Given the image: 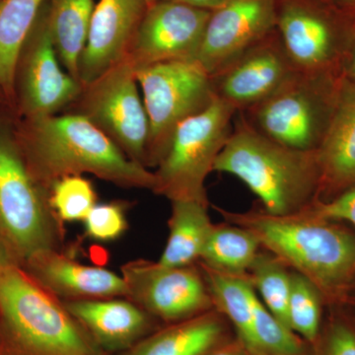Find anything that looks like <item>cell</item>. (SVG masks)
Instances as JSON below:
<instances>
[{
	"instance_id": "obj_18",
	"label": "cell",
	"mask_w": 355,
	"mask_h": 355,
	"mask_svg": "<svg viewBox=\"0 0 355 355\" xmlns=\"http://www.w3.org/2000/svg\"><path fill=\"white\" fill-rule=\"evenodd\" d=\"M62 301L105 354L125 352L153 327V316L127 297Z\"/></svg>"
},
{
	"instance_id": "obj_16",
	"label": "cell",
	"mask_w": 355,
	"mask_h": 355,
	"mask_svg": "<svg viewBox=\"0 0 355 355\" xmlns=\"http://www.w3.org/2000/svg\"><path fill=\"white\" fill-rule=\"evenodd\" d=\"M147 8L146 0L98 1L78 62V80L83 86L128 58Z\"/></svg>"
},
{
	"instance_id": "obj_33",
	"label": "cell",
	"mask_w": 355,
	"mask_h": 355,
	"mask_svg": "<svg viewBox=\"0 0 355 355\" xmlns=\"http://www.w3.org/2000/svg\"><path fill=\"white\" fill-rule=\"evenodd\" d=\"M340 95L355 97V39L343 65L340 77Z\"/></svg>"
},
{
	"instance_id": "obj_9",
	"label": "cell",
	"mask_w": 355,
	"mask_h": 355,
	"mask_svg": "<svg viewBox=\"0 0 355 355\" xmlns=\"http://www.w3.org/2000/svg\"><path fill=\"white\" fill-rule=\"evenodd\" d=\"M135 70L149 123L146 167H155L178 125L207 108L216 96L212 77L196 60H173Z\"/></svg>"
},
{
	"instance_id": "obj_7",
	"label": "cell",
	"mask_w": 355,
	"mask_h": 355,
	"mask_svg": "<svg viewBox=\"0 0 355 355\" xmlns=\"http://www.w3.org/2000/svg\"><path fill=\"white\" fill-rule=\"evenodd\" d=\"M231 105L214 98L207 108L182 121L154 172V193L173 200L209 205L205 180L232 132Z\"/></svg>"
},
{
	"instance_id": "obj_2",
	"label": "cell",
	"mask_w": 355,
	"mask_h": 355,
	"mask_svg": "<svg viewBox=\"0 0 355 355\" xmlns=\"http://www.w3.org/2000/svg\"><path fill=\"white\" fill-rule=\"evenodd\" d=\"M227 223L247 229L261 247L310 280L328 297L340 295L355 277V236L307 210L273 216L263 209H217Z\"/></svg>"
},
{
	"instance_id": "obj_25",
	"label": "cell",
	"mask_w": 355,
	"mask_h": 355,
	"mask_svg": "<svg viewBox=\"0 0 355 355\" xmlns=\"http://www.w3.org/2000/svg\"><path fill=\"white\" fill-rule=\"evenodd\" d=\"M261 248L247 229L231 223L214 224L198 263L217 272L248 277Z\"/></svg>"
},
{
	"instance_id": "obj_27",
	"label": "cell",
	"mask_w": 355,
	"mask_h": 355,
	"mask_svg": "<svg viewBox=\"0 0 355 355\" xmlns=\"http://www.w3.org/2000/svg\"><path fill=\"white\" fill-rule=\"evenodd\" d=\"M254 333L258 355H313L309 343L279 321L258 295L254 301Z\"/></svg>"
},
{
	"instance_id": "obj_31",
	"label": "cell",
	"mask_w": 355,
	"mask_h": 355,
	"mask_svg": "<svg viewBox=\"0 0 355 355\" xmlns=\"http://www.w3.org/2000/svg\"><path fill=\"white\" fill-rule=\"evenodd\" d=\"M314 347L313 355H355V327L336 320L320 333Z\"/></svg>"
},
{
	"instance_id": "obj_19",
	"label": "cell",
	"mask_w": 355,
	"mask_h": 355,
	"mask_svg": "<svg viewBox=\"0 0 355 355\" xmlns=\"http://www.w3.org/2000/svg\"><path fill=\"white\" fill-rule=\"evenodd\" d=\"M318 200L328 202L355 187V97L340 95L330 128L317 150Z\"/></svg>"
},
{
	"instance_id": "obj_23",
	"label": "cell",
	"mask_w": 355,
	"mask_h": 355,
	"mask_svg": "<svg viewBox=\"0 0 355 355\" xmlns=\"http://www.w3.org/2000/svg\"><path fill=\"white\" fill-rule=\"evenodd\" d=\"M46 0H0V91L13 99L23 46Z\"/></svg>"
},
{
	"instance_id": "obj_13",
	"label": "cell",
	"mask_w": 355,
	"mask_h": 355,
	"mask_svg": "<svg viewBox=\"0 0 355 355\" xmlns=\"http://www.w3.org/2000/svg\"><path fill=\"white\" fill-rule=\"evenodd\" d=\"M210 12L177 0L150 4L127 60L135 69L173 60H195Z\"/></svg>"
},
{
	"instance_id": "obj_12",
	"label": "cell",
	"mask_w": 355,
	"mask_h": 355,
	"mask_svg": "<svg viewBox=\"0 0 355 355\" xmlns=\"http://www.w3.org/2000/svg\"><path fill=\"white\" fill-rule=\"evenodd\" d=\"M44 3L21 51L15 89L26 119L57 114L78 99L83 84L60 67Z\"/></svg>"
},
{
	"instance_id": "obj_20",
	"label": "cell",
	"mask_w": 355,
	"mask_h": 355,
	"mask_svg": "<svg viewBox=\"0 0 355 355\" xmlns=\"http://www.w3.org/2000/svg\"><path fill=\"white\" fill-rule=\"evenodd\" d=\"M227 340L224 317L212 309L148 335L119 355H203Z\"/></svg>"
},
{
	"instance_id": "obj_3",
	"label": "cell",
	"mask_w": 355,
	"mask_h": 355,
	"mask_svg": "<svg viewBox=\"0 0 355 355\" xmlns=\"http://www.w3.org/2000/svg\"><path fill=\"white\" fill-rule=\"evenodd\" d=\"M0 338L10 355H106L0 244Z\"/></svg>"
},
{
	"instance_id": "obj_8",
	"label": "cell",
	"mask_w": 355,
	"mask_h": 355,
	"mask_svg": "<svg viewBox=\"0 0 355 355\" xmlns=\"http://www.w3.org/2000/svg\"><path fill=\"white\" fill-rule=\"evenodd\" d=\"M275 30L296 71L340 80L355 18L327 0H275Z\"/></svg>"
},
{
	"instance_id": "obj_1",
	"label": "cell",
	"mask_w": 355,
	"mask_h": 355,
	"mask_svg": "<svg viewBox=\"0 0 355 355\" xmlns=\"http://www.w3.org/2000/svg\"><path fill=\"white\" fill-rule=\"evenodd\" d=\"M18 142L32 174L48 191L58 180L84 173L123 188L155 189V174L128 158L83 114L26 119Z\"/></svg>"
},
{
	"instance_id": "obj_4",
	"label": "cell",
	"mask_w": 355,
	"mask_h": 355,
	"mask_svg": "<svg viewBox=\"0 0 355 355\" xmlns=\"http://www.w3.org/2000/svg\"><path fill=\"white\" fill-rule=\"evenodd\" d=\"M214 171L246 184L273 216H292L317 202L320 172L317 151L289 148L263 137L243 120L233 127Z\"/></svg>"
},
{
	"instance_id": "obj_17",
	"label": "cell",
	"mask_w": 355,
	"mask_h": 355,
	"mask_svg": "<svg viewBox=\"0 0 355 355\" xmlns=\"http://www.w3.org/2000/svg\"><path fill=\"white\" fill-rule=\"evenodd\" d=\"M22 266L60 300L127 297L121 275L101 266L83 265L62 250L41 252Z\"/></svg>"
},
{
	"instance_id": "obj_34",
	"label": "cell",
	"mask_w": 355,
	"mask_h": 355,
	"mask_svg": "<svg viewBox=\"0 0 355 355\" xmlns=\"http://www.w3.org/2000/svg\"><path fill=\"white\" fill-rule=\"evenodd\" d=\"M203 355H250L246 347L238 340H227Z\"/></svg>"
},
{
	"instance_id": "obj_26",
	"label": "cell",
	"mask_w": 355,
	"mask_h": 355,
	"mask_svg": "<svg viewBox=\"0 0 355 355\" xmlns=\"http://www.w3.org/2000/svg\"><path fill=\"white\" fill-rule=\"evenodd\" d=\"M272 254L259 253L250 268L249 277L261 302L279 321L288 326L287 305L291 288V272ZM289 327V326H288Z\"/></svg>"
},
{
	"instance_id": "obj_35",
	"label": "cell",
	"mask_w": 355,
	"mask_h": 355,
	"mask_svg": "<svg viewBox=\"0 0 355 355\" xmlns=\"http://www.w3.org/2000/svg\"><path fill=\"white\" fill-rule=\"evenodd\" d=\"M177 1L184 2V3L190 4V6L198 7V8L212 11L223 6L228 0H177Z\"/></svg>"
},
{
	"instance_id": "obj_30",
	"label": "cell",
	"mask_w": 355,
	"mask_h": 355,
	"mask_svg": "<svg viewBox=\"0 0 355 355\" xmlns=\"http://www.w3.org/2000/svg\"><path fill=\"white\" fill-rule=\"evenodd\" d=\"M85 234L96 241H113L128 228L125 203H96L84 219Z\"/></svg>"
},
{
	"instance_id": "obj_28",
	"label": "cell",
	"mask_w": 355,
	"mask_h": 355,
	"mask_svg": "<svg viewBox=\"0 0 355 355\" xmlns=\"http://www.w3.org/2000/svg\"><path fill=\"white\" fill-rule=\"evenodd\" d=\"M289 328L315 345L321 333V293L317 287L296 272H291V288L287 305Z\"/></svg>"
},
{
	"instance_id": "obj_29",
	"label": "cell",
	"mask_w": 355,
	"mask_h": 355,
	"mask_svg": "<svg viewBox=\"0 0 355 355\" xmlns=\"http://www.w3.org/2000/svg\"><path fill=\"white\" fill-rule=\"evenodd\" d=\"M96 200L93 184L83 176L62 178L49 189L51 207L62 222L83 221Z\"/></svg>"
},
{
	"instance_id": "obj_38",
	"label": "cell",
	"mask_w": 355,
	"mask_h": 355,
	"mask_svg": "<svg viewBox=\"0 0 355 355\" xmlns=\"http://www.w3.org/2000/svg\"><path fill=\"white\" fill-rule=\"evenodd\" d=\"M0 93H1V91H0Z\"/></svg>"
},
{
	"instance_id": "obj_36",
	"label": "cell",
	"mask_w": 355,
	"mask_h": 355,
	"mask_svg": "<svg viewBox=\"0 0 355 355\" xmlns=\"http://www.w3.org/2000/svg\"><path fill=\"white\" fill-rule=\"evenodd\" d=\"M336 8L355 18V0H327Z\"/></svg>"
},
{
	"instance_id": "obj_21",
	"label": "cell",
	"mask_w": 355,
	"mask_h": 355,
	"mask_svg": "<svg viewBox=\"0 0 355 355\" xmlns=\"http://www.w3.org/2000/svg\"><path fill=\"white\" fill-rule=\"evenodd\" d=\"M198 263L214 309L234 326L238 340L250 355H258L254 333V301L257 293L249 275H228Z\"/></svg>"
},
{
	"instance_id": "obj_6",
	"label": "cell",
	"mask_w": 355,
	"mask_h": 355,
	"mask_svg": "<svg viewBox=\"0 0 355 355\" xmlns=\"http://www.w3.org/2000/svg\"><path fill=\"white\" fill-rule=\"evenodd\" d=\"M340 102V80L296 72L282 87L239 112L263 137L289 148L317 151Z\"/></svg>"
},
{
	"instance_id": "obj_11",
	"label": "cell",
	"mask_w": 355,
	"mask_h": 355,
	"mask_svg": "<svg viewBox=\"0 0 355 355\" xmlns=\"http://www.w3.org/2000/svg\"><path fill=\"white\" fill-rule=\"evenodd\" d=\"M121 277L127 298L163 321L176 323L214 309L198 263L166 266L135 260L121 266Z\"/></svg>"
},
{
	"instance_id": "obj_37",
	"label": "cell",
	"mask_w": 355,
	"mask_h": 355,
	"mask_svg": "<svg viewBox=\"0 0 355 355\" xmlns=\"http://www.w3.org/2000/svg\"><path fill=\"white\" fill-rule=\"evenodd\" d=\"M146 1L148 6H150V4L156 3V2L169 1V0H146Z\"/></svg>"
},
{
	"instance_id": "obj_14",
	"label": "cell",
	"mask_w": 355,
	"mask_h": 355,
	"mask_svg": "<svg viewBox=\"0 0 355 355\" xmlns=\"http://www.w3.org/2000/svg\"><path fill=\"white\" fill-rule=\"evenodd\" d=\"M275 0H228L210 12L195 60L210 76L275 31Z\"/></svg>"
},
{
	"instance_id": "obj_5",
	"label": "cell",
	"mask_w": 355,
	"mask_h": 355,
	"mask_svg": "<svg viewBox=\"0 0 355 355\" xmlns=\"http://www.w3.org/2000/svg\"><path fill=\"white\" fill-rule=\"evenodd\" d=\"M64 222L49 191L32 174L18 139L0 127V244L24 265L46 250H62Z\"/></svg>"
},
{
	"instance_id": "obj_32",
	"label": "cell",
	"mask_w": 355,
	"mask_h": 355,
	"mask_svg": "<svg viewBox=\"0 0 355 355\" xmlns=\"http://www.w3.org/2000/svg\"><path fill=\"white\" fill-rule=\"evenodd\" d=\"M305 210L319 218L349 221L355 226V187L328 202L317 200Z\"/></svg>"
},
{
	"instance_id": "obj_22",
	"label": "cell",
	"mask_w": 355,
	"mask_h": 355,
	"mask_svg": "<svg viewBox=\"0 0 355 355\" xmlns=\"http://www.w3.org/2000/svg\"><path fill=\"white\" fill-rule=\"evenodd\" d=\"M171 202L169 237L157 261L166 266L196 265L214 227L207 212L209 205L193 200Z\"/></svg>"
},
{
	"instance_id": "obj_10",
	"label": "cell",
	"mask_w": 355,
	"mask_h": 355,
	"mask_svg": "<svg viewBox=\"0 0 355 355\" xmlns=\"http://www.w3.org/2000/svg\"><path fill=\"white\" fill-rule=\"evenodd\" d=\"M137 85L135 67L125 58L83 86L73 113L92 121L128 158L146 167L149 123Z\"/></svg>"
},
{
	"instance_id": "obj_24",
	"label": "cell",
	"mask_w": 355,
	"mask_h": 355,
	"mask_svg": "<svg viewBox=\"0 0 355 355\" xmlns=\"http://www.w3.org/2000/svg\"><path fill=\"white\" fill-rule=\"evenodd\" d=\"M94 7L93 0H51L46 6L58 60L77 81L79 58L87 42Z\"/></svg>"
},
{
	"instance_id": "obj_15",
	"label": "cell",
	"mask_w": 355,
	"mask_h": 355,
	"mask_svg": "<svg viewBox=\"0 0 355 355\" xmlns=\"http://www.w3.org/2000/svg\"><path fill=\"white\" fill-rule=\"evenodd\" d=\"M296 72L275 30L211 77L216 97L239 113L270 97Z\"/></svg>"
}]
</instances>
